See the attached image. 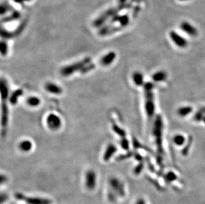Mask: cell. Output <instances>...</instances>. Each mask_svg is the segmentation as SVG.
Wrapping results in <instances>:
<instances>
[{
  "label": "cell",
  "mask_w": 205,
  "mask_h": 204,
  "mask_svg": "<svg viewBox=\"0 0 205 204\" xmlns=\"http://www.w3.org/2000/svg\"><path fill=\"white\" fill-rule=\"evenodd\" d=\"M145 94V111L149 120H151L154 116L155 106L154 95L153 93L154 86L151 82H147L143 85Z\"/></svg>",
  "instance_id": "obj_1"
},
{
  "label": "cell",
  "mask_w": 205,
  "mask_h": 204,
  "mask_svg": "<svg viewBox=\"0 0 205 204\" xmlns=\"http://www.w3.org/2000/svg\"><path fill=\"white\" fill-rule=\"evenodd\" d=\"M92 62L90 57H86L81 60L66 65L60 69V74L63 77H69L76 72H81V70Z\"/></svg>",
  "instance_id": "obj_2"
},
{
  "label": "cell",
  "mask_w": 205,
  "mask_h": 204,
  "mask_svg": "<svg viewBox=\"0 0 205 204\" xmlns=\"http://www.w3.org/2000/svg\"><path fill=\"white\" fill-rule=\"evenodd\" d=\"M163 119L160 115L155 117L154 129H153V135L155 139V144L157 145V151L160 155H162L163 153Z\"/></svg>",
  "instance_id": "obj_3"
},
{
  "label": "cell",
  "mask_w": 205,
  "mask_h": 204,
  "mask_svg": "<svg viewBox=\"0 0 205 204\" xmlns=\"http://www.w3.org/2000/svg\"><path fill=\"white\" fill-rule=\"evenodd\" d=\"M15 197L17 200L23 201L28 204H52V201L49 199L41 198V197H29L21 193H16Z\"/></svg>",
  "instance_id": "obj_4"
},
{
  "label": "cell",
  "mask_w": 205,
  "mask_h": 204,
  "mask_svg": "<svg viewBox=\"0 0 205 204\" xmlns=\"http://www.w3.org/2000/svg\"><path fill=\"white\" fill-rule=\"evenodd\" d=\"M46 125L47 127L51 131H58L60 129L63 125L62 120L60 117L57 114L50 113L46 117Z\"/></svg>",
  "instance_id": "obj_5"
},
{
  "label": "cell",
  "mask_w": 205,
  "mask_h": 204,
  "mask_svg": "<svg viewBox=\"0 0 205 204\" xmlns=\"http://www.w3.org/2000/svg\"><path fill=\"white\" fill-rule=\"evenodd\" d=\"M109 184L112 190L120 197H124L125 195L124 184L118 178L112 177L109 180Z\"/></svg>",
  "instance_id": "obj_6"
},
{
  "label": "cell",
  "mask_w": 205,
  "mask_h": 204,
  "mask_svg": "<svg viewBox=\"0 0 205 204\" xmlns=\"http://www.w3.org/2000/svg\"><path fill=\"white\" fill-rule=\"evenodd\" d=\"M96 173L93 170H89L85 174V186L88 190H93L96 185Z\"/></svg>",
  "instance_id": "obj_7"
},
{
  "label": "cell",
  "mask_w": 205,
  "mask_h": 204,
  "mask_svg": "<svg viewBox=\"0 0 205 204\" xmlns=\"http://www.w3.org/2000/svg\"><path fill=\"white\" fill-rule=\"evenodd\" d=\"M169 36L172 41L175 43V45L180 48H185L187 46V41L185 40L182 36L179 35L175 31H171L169 33Z\"/></svg>",
  "instance_id": "obj_8"
},
{
  "label": "cell",
  "mask_w": 205,
  "mask_h": 204,
  "mask_svg": "<svg viewBox=\"0 0 205 204\" xmlns=\"http://www.w3.org/2000/svg\"><path fill=\"white\" fill-rule=\"evenodd\" d=\"M45 89L51 94L59 95L63 93V89L59 85L53 82H47L45 85Z\"/></svg>",
  "instance_id": "obj_9"
},
{
  "label": "cell",
  "mask_w": 205,
  "mask_h": 204,
  "mask_svg": "<svg viewBox=\"0 0 205 204\" xmlns=\"http://www.w3.org/2000/svg\"><path fill=\"white\" fill-rule=\"evenodd\" d=\"M116 54L114 51L108 52L100 58V63L103 66H109L115 61Z\"/></svg>",
  "instance_id": "obj_10"
},
{
  "label": "cell",
  "mask_w": 205,
  "mask_h": 204,
  "mask_svg": "<svg viewBox=\"0 0 205 204\" xmlns=\"http://www.w3.org/2000/svg\"><path fill=\"white\" fill-rule=\"evenodd\" d=\"M180 27L183 31L191 36H195L198 35L197 29L187 21H183L180 25Z\"/></svg>",
  "instance_id": "obj_11"
},
{
  "label": "cell",
  "mask_w": 205,
  "mask_h": 204,
  "mask_svg": "<svg viewBox=\"0 0 205 204\" xmlns=\"http://www.w3.org/2000/svg\"><path fill=\"white\" fill-rule=\"evenodd\" d=\"M7 100H2L1 102V125L6 127L8 124L9 111L7 104Z\"/></svg>",
  "instance_id": "obj_12"
},
{
  "label": "cell",
  "mask_w": 205,
  "mask_h": 204,
  "mask_svg": "<svg viewBox=\"0 0 205 204\" xmlns=\"http://www.w3.org/2000/svg\"><path fill=\"white\" fill-rule=\"evenodd\" d=\"M117 152V148L114 144L110 143L106 147L104 153L103 154V160L105 162H108L112 159V157Z\"/></svg>",
  "instance_id": "obj_13"
},
{
  "label": "cell",
  "mask_w": 205,
  "mask_h": 204,
  "mask_svg": "<svg viewBox=\"0 0 205 204\" xmlns=\"http://www.w3.org/2000/svg\"><path fill=\"white\" fill-rule=\"evenodd\" d=\"M23 94V91L21 89H16V90L13 91L9 96V101L12 105H15L17 103L19 99L21 96H22Z\"/></svg>",
  "instance_id": "obj_14"
},
{
  "label": "cell",
  "mask_w": 205,
  "mask_h": 204,
  "mask_svg": "<svg viewBox=\"0 0 205 204\" xmlns=\"http://www.w3.org/2000/svg\"><path fill=\"white\" fill-rule=\"evenodd\" d=\"M1 93L2 100H8L10 96V89L7 81L4 78L1 80Z\"/></svg>",
  "instance_id": "obj_15"
},
{
  "label": "cell",
  "mask_w": 205,
  "mask_h": 204,
  "mask_svg": "<svg viewBox=\"0 0 205 204\" xmlns=\"http://www.w3.org/2000/svg\"><path fill=\"white\" fill-rule=\"evenodd\" d=\"M33 148L32 142L29 140H23L19 143V148L23 153H28Z\"/></svg>",
  "instance_id": "obj_16"
},
{
  "label": "cell",
  "mask_w": 205,
  "mask_h": 204,
  "mask_svg": "<svg viewBox=\"0 0 205 204\" xmlns=\"http://www.w3.org/2000/svg\"><path fill=\"white\" fill-rule=\"evenodd\" d=\"M132 80L133 83L137 86H142L145 84L144 78L143 74L139 72H135L132 74Z\"/></svg>",
  "instance_id": "obj_17"
},
{
  "label": "cell",
  "mask_w": 205,
  "mask_h": 204,
  "mask_svg": "<svg viewBox=\"0 0 205 204\" xmlns=\"http://www.w3.org/2000/svg\"><path fill=\"white\" fill-rule=\"evenodd\" d=\"M167 78V73L163 70L157 71L152 75V80L155 82H160L165 81Z\"/></svg>",
  "instance_id": "obj_18"
},
{
  "label": "cell",
  "mask_w": 205,
  "mask_h": 204,
  "mask_svg": "<svg viewBox=\"0 0 205 204\" xmlns=\"http://www.w3.org/2000/svg\"><path fill=\"white\" fill-rule=\"evenodd\" d=\"M41 99L37 96H29L26 100V103L28 105L29 107H38L41 104Z\"/></svg>",
  "instance_id": "obj_19"
},
{
  "label": "cell",
  "mask_w": 205,
  "mask_h": 204,
  "mask_svg": "<svg viewBox=\"0 0 205 204\" xmlns=\"http://www.w3.org/2000/svg\"><path fill=\"white\" fill-rule=\"evenodd\" d=\"M112 128L114 131L116 133V135H118L119 137L121 138V139L126 138V133H125V131L123 129H122L120 126L114 121H112Z\"/></svg>",
  "instance_id": "obj_20"
},
{
  "label": "cell",
  "mask_w": 205,
  "mask_h": 204,
  "mask_svg": "<svg viewBox=\"0 0 205 204\" xmlns=\"http://www.w3.org/2000/svg\"><path fill=\"white\" fill-rule=\"evenodd\" d=\"M192 111V107L191 106H184L180 107L177 110V114L180 117H185L189 115Z\"/></svg>",
  "instance_id": "obj_21"
},
{
  "label": "cell",
  "mask_w": 205,
  "mask_h": 204,
  "mask_svg": "<svg viewBox=\"0 0 205 204\" xmlns=\"http://www.w3.org/2000/svg\"><path fill=\"white\" fill-rule=\"evenodd\" d=\"M173 141L177 146H182L185 143V137L182 135H176L173 137Z\"/></svg>",
  "instance_id": "obj_22"
},
{
  "label": "cell",
  "mask_w": 205,
  "mask_h": 204,
  "mask_svg": "<svg viewBox=\"0 0 205 204\" xmlns=\"http://www.w3.org/2000/svg\"><path fill=\"white\" fill-rule=\"evenodd\" d=\"M95 67H96L95 64H94V63H92V62H91L90 63L86 65V66L84 68L81 70V72L82 74H86V73H88V72H90V71H92V70H94V68H95Z\"/></svg>",
  "instance_id": "obj_23"
},
{
  "label": "cell",
  "mask_w": 205,
  "mask_h": 204,
  "mask_svg": "<svg viewBox=\"0 0 205 204\" xmlns=\"http://www.w3.org/2000/svg\"><path fill=\"white\" fill-rule=\"evenodd\" d=\"M8 52V45L5 41L1 42V54L2 56H6Z\"/></svg>",
  "instance_id": "obj_24"
},
{
  "label": "cell",
  "mask_w": 205,
  "mask_h": 204,
  "mask_svg": "<svg viewBox=\"0 0 205 204\" xmlns=\"http://www.w3.org/2000/svg\"><path fill=\"white\" fill-rule=\"evenodd\" d=\"M120 144L122 148H123V149L125 150H128L130 148V143L126 138L120 139Z\"/></svg>",
  "instance_id": "obj_25"
},
{
  "label": "cell",
  "mask_w": 205,
  "mask_h": 204,
  "mask_svg": "<svg viewBox=\"0 0 205 204\" xmlns=\"http://www.w3.org/2000/svg\"><path fill=\"white\" fill-rule=\"evenodd\" d=\"M165 178H166L167 180L169 181V182H172L177 180V175L175 174V173L173 172H168L166 176H165Z\"/></svg>",
  "instance_id": "obj_26"
},
{
  "label": "cell",
  "mask_w": 205,
  "mask_h": 204,
  "mask_svg": "<svg viewBox=\"0 0 205 204\" xmlns=\"http://www.w3.org/2000/svg\"><path fill=\"white\" fill-rule=\"evenodd\" d=\"M143 163L142 162H140L139 163V165H137L135 168H134L133 170V173L135 174L136 175H138L141 172H142V170L143 168Z\"/></svg>",
  "instance_id": "obj_27"
},
{
  "label": "cell",
  "mask_w": 205,
  "mask_h": 204,
  "mask_svg": "<svg viewBox=\"0 0 205 204\" xmlns=\"http://www.w3.org/2000/svg\"><path fill=\"white\" fill-rule=\"evenodd\" d=\"M204 115H203V112L201 110H200L198 112L196 113L195 115H194V119L197 121H201L203 119Z\"/></svg>",
  "instance_id": "obj_28"
},
{
  "label": "cell",
  "mask_w": 205,
  "mask_h": 204,
  "mask_svg": "<svg viewBox=\"0 0 205 204\" xmlns=\"http://www.w3.org/2000/svg\"><path fill=\"white\" fill-rule=\"evenodd\" d=\"M191 142H192V138H191V139L190 138V139H189V142H188L187 145H186L185 147L184 148V149H183V154H184V155H186V154H187L188 151H189V148H190V146H191Z\"/></svg>",
  "instance_id": "obj_29"
},
{
  "label": "cell",
  "mask_w": 205,
  "mask_h": 204,
  "mask_svg": "<svg viewBox=\"0 0 205 204\" xmlns=\"http://www.w3.org/2000/svg\"><path fill=\"white\" fill-rule=\"evenodd\" d=\"M7 198L8 197L7 195L4 193H1V196H0V203H1V204L4 203V202L7 200Z\"/></svg>",
  "instance_id": "obj_30"
},
{
  "label": "cell",
  "mask_w": 205,
  "mask_h": 204,
  "mask_svg": "<svg viewBox=\"0 0 205 204\" xmlns=\"http://www.w3.org/2000/svg\"><path fill=\"white\" fill-rule=\"evenodd\" d=\"M15 2H18V3H22L24 1H30V0H15Z\"/></svg>",
  "instance_id": "obj_31"
},
{
  "label": "cell",
  "mask_w": 205,
  "mask_h": 204,
  "mask_svg": "<svg viewBox=\"0 0 205 204\" xmlns=\"http://www.w3.org/2000/svg\"><path fill=\"white\" fill-rule=\"evenodd\" d=\"M200 110H201L202 111H203V113H204V112H205V108H202V109H201Z\"/></svg>",
  "instance_id": "obj_32"
},
{
  "label": "cell",
  "mask_w": 205,
  "mask_h": 204,
  "mask_svg": "<svg viewBox=\"0 0 205 204\" xmlns=\"http://www.w3.org/2000/svg\"><path fill=\"white\" fill-rule=\"evenodd\" d=\"M203 121L205 123V117H204V118H203Z\"/></svg>",
  "instance_id": "obj_33"
},
{
  "label": "cell",
  "mask_w": 205,
  "mask_h": 204,
  "mask_svg": "<svg viewBox=\"0 0 205 204\" xmlns=\"http://www.w3.org/2000/svg\"><path fill=\"white\" fill-rule=\"evenodd\" d=\"M180 1H187V0H180Z\"/></svg>",
  "instance_id": "obj_34"
}]
</instances>
